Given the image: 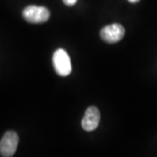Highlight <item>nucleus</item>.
<instances>
[{
  "label": "nucleus",
  "instance_id": "7",
  "mask_svg": "<svg viewBox=\"0 0 157 157\" xmlns=\"http://www.w3.org/2000/svg\"><path fill=\"white\" fill-rule=\"evenodd\" d=\"M130 3H137V2H139L140 0H128Z\"/></svg>",
  "mask_w": 157,
  "mask_h": 157
},
{
  "label": "nucleus",
  "instance_id": "4",
  "mask_svg": "<svg viewBox=\"0 0 157 157\" xmlns=\"http://www.w3.org/2000/svg\"><path fill=\"white\" fill-rule=\"evenodd\" d=\"M125 29L121 24H112L101 29V38L109 44L117 43L123 39Z\"/></svg>",
  "mask_w": 157,
  "mask_h": 157
},
{
  "label": "nucleus",
  "instance_id": "5",
  "mask_svg": "<svg viewBox=\"0 0 157 157\" xmlns=\"http://www.w3.org/2000/svg\"><path fill=\"white\" fill-rule=\"evenodd\" d=\"M101 120V113L96 107H89L85 113L84 117L81 121L82 128L86 132L95 130Z\"/></svg>",
  "mask_w": 157,
  "mask_h": 157
},
{
  "label": "nucleus",
  "instance_id": "2",
  "mask_svg": "<svg viewBox=\"0 0 157 157\" xmlns=\"http://www.w3.org/2000/svg\"><path fill=\"white\" fill-rule=\"evenodd\" d=\"M23 17L29 23L41 24L50 18V11L44 6H29L24 9Z\"/></svg>",
  "mask_w": 157,
  "mask_h": 157
},
{
  "label": "nucleus",
  "instance_id": "6",
  "mask_svg": "<svg viewBox=\"0 0 157 157\" xmlns=\"http://www.w3.org/2000/svg\"><path fill=\"white\" fill-rule=\"evenodd\" d=\"M64 4L67 6H73L76 4L77 0H63Z\"/></svg>",
  "mask_w": 157,
  "mask_h": 157
},
{
  "label": "nucleus",
  "instance_id": "1",
  "mask_svg": "<svg viewBox=\"0 0 157 157\" xmlns=\"http://www.w3.org/2000/svg\"><path fill=\"white\" fill-rule=\"evenodd\" d=\"M52 64L54 70L59 76L66 77L72 73L71 59L66 50L59 48L54 52L52 56Z\"/></svg>",
  "mask_w": 157,
  "mask_h": 157
},
{
  "label": "nucleus",
  "instance_id": "3",
  "mask_svg": "<svg viewBox=\"0 0 157 157\" xmlns=\"http://www.w3.org/2000/svg\"><path fill=\"white\" fill-rule=\"evenodd\" d=\"M18 144V135L14 131H8L0 140V155L4 157L14 155Z\"/></svg>",
  "mask_w": 157,
  "mask_h": 157
}]
</instances>
